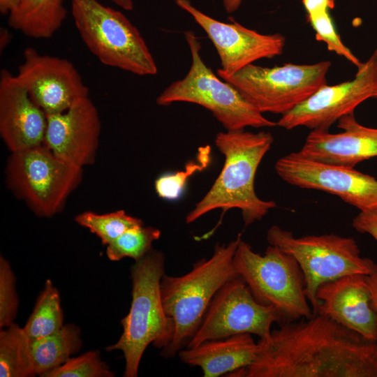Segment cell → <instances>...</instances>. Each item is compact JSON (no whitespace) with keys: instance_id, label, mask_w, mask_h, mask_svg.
I'll use <instances>...</instances> for the list:
<instances>
[{"instance_id":"obj_23","label":"cell","mask_w":377,"mask_h":377,"mask_svg":"<svg viewBox=\"0 0 377 377\" xmlns=\"http://www.w3.org/2000/svg\"><path fill=\"white\" fill-rule=\"evenodd\" d=\"M31 340L13 323L0 332V376H35Z\"/></svg>"},{"instance_id":"obj_36","label":"cell","mask_w":377,"mask_h":377,"mask_svg":"<svg viewBox=\"0 0 377 377\" xmlns=\"http://www.w3.org/2000/svg\"><path fill=\"white\" fill-rule=\"evenodd\" d=\"M110 1L114 3L119 7L126 10H131L133 8V0H110Z\"/></svg>"},{"instance_id":"obj_28","label":"cell","mask_w":377,"mask_h":377,"mask_svg":"<svg viewBox=\"0 0 377 377\" xmlns=\"http://www.w3.org/2000/svg\"><path fill=\"white\" fill-rule=\"evenodd\" d=\"M108 365L97 350L88 351L78 357H71L62 365L45 373L43 377H114Z\"/></svg>"},{"instance_id":"obj_2","label":"cell","mask_w":377,"mask_h":377,"mask_svg":"<svg viewBox=\"0 0 377 377\" xmlns=\"http://www.w3.org/2000/svg\"><path fill=\"white\" fill-rule=\"evenodd\" d=\"M274 138L269 132L244 129L219 132L215 145L224 156L223 168L207 193L186 216L191 223L214 209L241 211L245 226L260 221L276 207L273 200L260 198L255 191V177Z\"/></svg>"},{"instance_id":"obj_24","label":"cell","mask_w":377,"mask_h":377,"mask_svg":"<svg viewBox=\"0 0 377 377\" xmlns=\"http://www.w3.org/2000/svg\"><path fill=\"white\" fill-rule=\"evenodd\" d=\"M64 325L59 293L52 282L47 279L23 329L29 339L34 341L60 330Z\"/></svg>"},{"instance_id":"obj_18","label":"cell","mask_w":377,"mask_h":377,"mask_svg":"<svg viewBox=\"0 0 377 377\" xmlns=\"http://www.w3.org/2000/svg\"><path fill=\"white\" fill-rule=\"evenodd\" d=\"M47 115L16 75L0 73V135L10 152L43 144Z\"/></svg>"},{"instance_id":"obj_17","label":"cell","mask_w":377,"mask_h":377,"mask_svg":"<svg viewBox=\"0 0 377 377\" xmlns=\"http://www.w3.org/2000/svg\"><path fill=\"white\" fill-rule=\"evenodd\" d=\"M316 298L319 302L317 313L377 341V314L367 275L349 274L326 282L318 288Z\"/></svg>"},{"instance_id":"obj_4","label":"cell","mask_w":377,"mask_h":377,"mask_svg":"<svg viewBox=\"0 0 377 377\" xmlns=\"http://www.w3.org/2000/svg\"><path fill=\"white\" fill-rule=\"evenodd\" d=\"M131 303L121 319L123 332L118 341L107 346L108 351L119 350L125 360L124 376L136 377L141 358L152 343L161 350L171 341L173 325L163 309L160 284L165 274V256L150 251L131 267Z\"/></svg>"},{"instance_id":"obj_25","label":"cell","mask_w":377,"mask_h":377,"mask_svg":"<svg viewBox=\"0 0 377 377\" xmlns=\"http://www.w3.org/2000/svg\"><path fill=\"white\" fill-rule=\"evenodd\" d=\"M75 221L98 237L103 245H108L127 230L144 225L143 221L119 209L106 214L86 211L77 214Z\"/></svg>"},{"instance_id":"obj_3","label":"cell","mask_w":377,"mask_h":377,"mask_svg":"<svg viewBox=\"0 0 377 377\" xmlns=\"http://www.w3.org/2000/svg\"><path fill=\"white\" fill-rule=\"evenodd\" d=\"M241 239L239 234L226 244H216L209 259L197 261L182 276L163 275L160 284L163 306L173 325L171 341L161 350L163 357L172 358L186 347L216 293L226 282L238 276L233 259Z\"/></svg>"},{"instance_id":"obj_6","label":"cell","mask_w":377,"mask_h":377,"mask_svg":"<svg viewBox=\"0 0 377 377\" xmlns=\"http://www.w3.org/2000/svg\"><path fill=\"white\" fill-rule=\"evenodd\" d=\"M4 172L7 188L40 218L62 212L83 179V168L60 158L44 143L10 152Z\"/></svg>"},{"instance_id":"obj_12","label":"cell","mask_w":377,"mask_h":377,"mask_svg":"<svg viewBox=\"0 0 377 377\" xmlns=\"http://www.w3.org/2000/svg\"><path fill=\"white\" fill-rule=\"evenodd\" d=\"M377 89V49L357 67L354 79L325 84L304 102L281 115L277 126L287 130L300 126L329 131L342 117L352 114L362 102L374 98Z\"/></svg>"},{"instance_id":"obj_22","label":"cell","mask_w":377,"mask_h":377,"mask_svg":"<svg viewBox=\"0 0 377 377\" xmlns=\"http://www.w3.org/2000/svg\"><path fill=\"white\" fill-rule=\"evenodd\" d=\"M82 346L81 331L75 324L64 325L60 330L31 341L36 375L43 376L67 362Z\"/></svg>"},{"instance_id":"obj_20","label":"cell","mask_w":377,"mask_h":377,"mask_svg":"<svg viewBox=\"0 0 377 377\" xmlns=\"http://www.w3.org/2000/svg\"><path fill=\"white\" fill-rule=\"evenodd\" d=\"M256 350L252 334L245 333L207 340L182 349L177 355L183 363L200 367L203 376L218 377L251 365Z\"/></svg>"},{"instance_id":"obj_15","label":"cell","mask_w":377,"mask_h":377,"mask_svg":"<svg viewBox=\"0 0 377 377\" xmlns=\"http://www.w3.org/2000/svg\"><path fill=\"white\" fill-rule=\"evenodd\" d=\"M204 30L214 45L221 61L218 75H230L254 61L282 54L286 38L280 34H263L232 22L225 23L206 15L189 0H175Z\"/></svg>"},{"instance_id":"obj_11","label":"cell","mask_w":377,"mask_h":377,"mask_svg":"<svg viewBox=\"0 0 377 377\" xmlns=\"http://www.w3.org/2000/svg\"><path fill=\"white\" fill-rule=\"evenodd\" d=\"M274 323L279 325L283 323L279 312L272 306L258 302L245 281L238 276L226 282L216 293L186 347L239 334L265 338L270 334Z\"/></svg>"},{"instance_id":"obj_13","label":"cell","mask_w":377,"mask_h":377,"mask_svg":"<svg viewBox=\"0 0 377 377\" xmlns=\"http://www.w3.org/2000/svg\"><path fill=\"white\" fill-rule=\"evenodd\" d=\"M274 169L290 185L337 195L360 211L377 207V179L354 168L315 161L296 151L278 159Z\"/></svg>"},{"instance_id":"obj_19","label":"cell","mask_w":377,"mask_h":377,"mask_svg":"<svg viewBox=\"0 0 377 377\" xmlns=\"http://www.w3.org/2000/svg\"><path fill=\"white\" fill-rule=\"evenodd\" d=\"M337 133L311 130L299 152L315 161L350 168L377 157V128L360 124L350 114L338 121Z\"/></svg>"},{"instance_id":"obj_31","label":"cell","mask_w":377,"mask_h":377,"mask_svg":"<svg viewBox=\"0 0 377 377\" xmlns=\"http://www.w3.org/2000/svg\"><path fill=\"white\" fill-rule=\"evenodd\" d=\"M352 226L362 234L371 235L377 242V207L360 211L353 218Z\"/></svg>"},{"instance_id":"obj_16","label":"cell","mask_w":377,"mask_h":377,"mask_svg":"<svg viewBox=\"0 0 377 377\" xmlns=\"http://www.w3.org/2000/svg\"><path fill=\"white\" fill-rule=\"evenodd\" d=\"M101 131L98 111L88 97L64 112L47 115L43 143L60 158L83 168L96 160Z\"/></svg>"},{"instance_id":"obj_26","label":"cell","mask_w":377,"mask_h":377,"mask_svg":"<svg viewBox=\"0 0 377 377\" xmlns=\"http://www.w3.org/2000/svg\"><path fill=\"white\" fill-rule=\"evenodd\" d=\"M161 235V232L157 228L144 225L131 228L107 245V257L112 261L124 258L138 261L153 249L152 243Z\"/></svg>"},{"instance_id":"obj_33","label":"cell","mask_w":377,"mask_h":377,"mask_svg":"<svg viewBox=\"0 0 377 377\" xmlns=\"http://www.w3.org/2000/svg\"><path fill=\"white\" fill-rule=\"evenodd\" d=\"M367 280L371 294L372 304L377 314V265L367 275Z\"/></svg>"},{"instance_id":"obj_38","label":"cell","mask_w":377,"mask_h":377,"mask_svg":"<svg viewBox=\"0 0 377 377\" xmlns=\"http://www.w3.org/2000/svg\"><path fill=\"white\" fill-rule=\"evenodd\" d=\"M374 98L377 99V89H376V94H375Z\"/></svg>"},{"instance_id":"obj_9","label":"cell","mask_w":377,"mask_h":377,"mask_svg":"<svg viewBox=\"0 0 377 377\" xmlns=\"http://www.w3.org/2000/svg\"><path fill=\"white\" fill-rule=\"evenodd\" d=\"M269 245L290 254L299 264L305 282V293L316 313L319 302V286L341 276L361 274L369 275L377 265L361 256L354 238L335 234L295 237L290 231L274 225L267 232Z\"/></svg>"},{"instance_id":"obj_1","label":"cell","mask_w":377,"mask_h":377,"mask_svg":"<svg viewBox=\"0 0 377 377\" xmlns=\"http://www.w3.org/2000/svg\"><path fill=\"white\" fill-rule=\"evenodd\" d=\"M231 377H377V341L313 313L257 341L252 364Z\"/></svg>"},{"instance_id":"obj_5","label":"cell","mask_w":377,"mask_h":377,"mask_svg":"<svg viewBox=\"0 0 377 377\" xmlns=\"http://www.w3.org/2000/svg\"><path fill=\"white\" fill-rule=\"evenodd\" d=\"M75 27L89 50L104 65L137 75L158 68L139 30L120 11L98 0H71Z\"/></svg>"},{"instance_id":"obj_7","label":"cell","mask_w":377,"mask_h":377,"mask_svg":"<svg viewBox=\"0 0 377 377\" xmlns=\"http://www.w3.org/2000/svg\"><path fill=\"white\" fill-rule=\"evenodd\" d=\"M233 260L238 276L256 300L274 307L283 323L308 318L313 314L305 293L303 273L290 254L269 244L260 255L242 239Z\"/></svg>"},{"instance_id":"obj_21","label":"cell","mask_w":377,"mask_h":377,"mask_svg":"<svg viewBox=\"0 0 377 377\" xmlns=\"http://www.w3.org/2000/svg\"><path fill=\"white\" fill-rule=\"evenodd\" d=\"M67 15L63 0H23L8 14V24L32 38H51Z\"/></svg>"},{"instance_id":"obj_32","label":"cell","mask_w":377,"mask_h":377,"mask_svg":"<svg viewBox=\"0 0 377 377\" xmlns=\"http://www.w3.org/2000/svg\"><path fill=\"white\" fill-rule=\"evenodd\" d=\"M302 3L307 15H311L333 9L335 6V0H302Z\"/></svg>"},{"instance_id":"obj_8","label":"cell","mask_w":377,"mask_h":377,"mask_svg":"<svg viewBox=\"0 0 377 377\" xmlns=\"http://www.w3.org/2000/svg\"><path fill=\"white\" fill-rule=\"evenodd\" d=\"M184 36L191 55L190 69L184 78L175 81L161 93L156 100L158 105L176 102L199 105L210 111L226 131L277 126L205 64L200 55V43L193 31H186Z\"/></svg>"},{"instance_id":"obj_37","label":"cell","mask_w":377,"mask_h":377,"mask_svg":"<svg viewBox=\"0 0 377 377\" xmlns=\"http://www.w3.org/2000/svg\"><path fill=\"white\" fill-rule=\"evenodd\" d=\"M10 35L6 29L1 30L0 47L1 50H3L10 42Z\"/></svg>"},{"instance_id":"obj_27","label":"cell","mask_w":377,"mask_h":377,"mask_svg":"<svg viewBox=\"0 0 377 377\" xmlns=\"http://www.w3.org/2000/svg\"><path fill=\"white\" fill-rule=\"evenodd\" d=\"M211 147L205 145L198 149L195 161H189L184 170L175 172L165 173L154 182V189L158 196L167 200H175L180 198L188 179L198 172L208 167L211 162Z\"/></svg>"},{"instance_id":"obj_14","label":"cell","mask_w":377,"mask_h":377,"mask_svg":"<svg viewBox=\"0 0 377 377\" xmlns=\"http://www.w3.org/2000/svg\"><path fill=\"white\" fill-rule=\"evenodd\" d=\"M15 75L46 115L64 112L89 97L88 87L70 61L33 47L24 50Z\"/></svg>"},{"instance_id":"obj_34","label":"cell","mask_w":377,"mask_h":377,"mask_svg":"<svg viewBox=\"0 0 377 377\" xmlns=\"http://www.w3.org/2000/svg\"><path fill=\"white\" fill-rule=\"evenodd\" d=\"M23 0H0V12L3 14H9L16 9Z\"/></svg>"},{"instance_id":"obj_29","label":"cell","mask_w":377,"mask_h":377,"mask_svg":"<svg viewBox=\"0 0 377 377\" xmlns=\"http://www.w3.org/2000/svg\"><path fill=\"white\" fill-rule=\"evenodd\" d=\"M307 20L315 31L316 40L323 41L329 50L343 57L357 68L362 64L360 61L343 43L335 29L329 10L307 15Z\"/></svg>"},{"instance_id":"obj_10","label":"cell","mask_w":377,"mask_h":377,"mask_svg":"<svg viewBox=\"0 0 377 377\" xmlns=\"http://www.w3.org/2000/svg\"><path fill=\"white\" fill-rule=\"evenodd\" d=\"M329 61L285 64L272 68L249 64L230 75H218L234 86L261 113L284 114L327 84Z\"/></svg>"},{"instance_id":"obj_30","label":"cell","mask_w":377,"mask_h":377,"mask_svg":"<svg viewBox=\"0 0 377 377\" xmlns=\"http://www.w3.org/2000/svg\"><path fill=\"white\" fill-rule=\"evenodd\" d=\"M18 297L15 288V276L9 262L0 257V327L5 328L16 318Z\"/></svg>"},{"instance_id":"obj_35","label":"cell","mask_w":377,"mask_h":377,"mask_svg":"<svg viewBox=\"0 0 377 377\" xmlns=\"http://www.w3.org/2000/svg\"><path fill=\"white\" fill-rule=\"evenodd\" d=\"M242 0H223L225 10L230 13L236 11L241 5Z\"/></svg>"}]
</instances>
